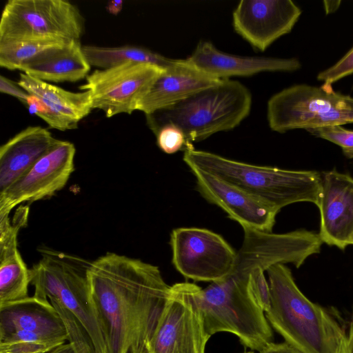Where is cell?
Instances as JSON below:
<instances>
[{"mask_svg":"<svg viewBox=\"0 0 353 353\" xmlns=\"http://www.w3.org/2000/svg\"><path fill=\"white\" fill-rule=\"evenodd\" d=\"M88 280L106 353H148L171 289L159 268L108 252L91 262Z\"/></svg>","mask_w":353,"mask_h":353,"instance_id":"1","label":"cell"},{"mask_svg":"<svg viewBox=\"0 0 353 353\" xmlns=\"http://www.w3.org/2000/svg\"><path fill=\"white\" fill-rule=\"evenodd\" d=\"M241 247L232 272L205 288L190 283L208 334H235L245 347L259 352L272 342L273 332L265 312L254 299L248 285L255 269L268 270L277 263H295L299 251L290 233L276 234L244 228Z\"/></svg>","mask_w":353,"mask_h":353,"instance_id":"2","label":"cell"},{"mask_svg":"<svg viewBox=\"0 0 353 353\" xmlns=\"http://www.w3.org/2000/svg\"><path fill=\"white\" fill-rule=\"evenodd\" d=\"M266 272L271 305L265 315L272 327L303 353H337L346 336L337 321L302 293L284 263Z\"/></svg>","mask_w":353,"mask_h":353,"instance_id":"3","label":"cell"},{"mask_svg":"<svg viewBox=\"0 0 353 353\" xmlns=\"http://www.w3.org/2000/svg\"><path fill=\"white\" fill-rule=\"evenodd\" d=\"M190 169L213 174L261 199L279 210L298 202L317 204L321 173L259 166L196 150L192 144L183 151Z\"/></svg>","mask_w":353,"mask_h":353,"instance_id":"4","label":"cell"},{"mask_svg":"<svg viewBox=\"0 0 353 353\" xmlns=\"http://www.w3.org/2000/svg\"><path fill=\"white\" fill-rule=\"evenodd\" d=\"M251 106L250 90L239 81L227 79L147 118L155 134L163 125H174L183 132L188 143H192L234 129L248 116Z\"/></svg>","mask_w":353,"mask_h":353,"instance_id":"5","label":"cell"},{"mask_svg":"<svg viewBox=\"0 0 353 353\" xmlns=\"http://www.w3.org/2000/svg\"><path fill=\"white\" fill-rule=\"evenodd\" d=\"M39 251L41 258L30 269L33 296L43 300L54 299L61 303L87 330L97 352L106 353L90 300L88 272L91 262L45 247Z\"/></svg>","mask_w":353,"mask_h":353,"instance_id":"6","label":"cell"},{"mask_svg":"<svg viewBox=\"0 0 353 353\" xmlns=\"http://www.w3.org/2000/svg\"><path fill=\"white\" fill-rule=\"evenodd\" d=\"M267 118L271 130L279 133L353 123V97L334 91L330 84H297L269 99Z\"/></svg>","mask_w":353,"mask_h":353,"instance_id":"7","label":"cell"},{"mask_svg":"<svg viewBox=\"0 0 353 353\" xmlns=\"http://www.w3.org/2000/svg\"><path fill=\"white\" fill-rule=\"evenodd\" d=\"M83 30V17L70 1L9 0L0 20V41L79 40Z\"/></svg>","mask_w":353,"mask_h":353,"instance_id":"8","label":"cell"},{"mask_svg":"<svg viewBox=\"0 0 353 353\" xmlns=\"http://www.w3.org/2000/svg\"><path fill=\"white\" fill-rule=\"evenodd\" d=\"M170 244L175 268L195 281L221 280L235 264L236 252L221 236L207 229L176 228L171 232Z\"/></svg>","mask_w":353,"mask_h":353,"instance_id":"9","label":"cell"},{"mask_svg":"<svg viewBox=\"0 0 353 353\" xmlns=\"http://www.w3.org/2000/svg\"><path fill=\"white\" fill-rule=\"evenodd\" d=\"M210 338L190 283L172 285L148 353H205Z\"/></svg>","mask_w":353,"mask_h":353,"instance_id":"10","label":"cell"},{"mask_svg":"<svg viewBox=\"0 0 353 353\" xmlns=\"http://www.w3.org/2000/svg\"><path fill=\"white\" fill-rule=\"evenodd\" d=\"M164 70L154 65L126 63L96 70L79 86L92 93V109L102 110L107 117L136 110L139 99Z\"/></svg>","mask_w":353,"mask_h":353,"instance_id":"11","label":"cell"},{"mask_svg":"<svg viewBox=\"0 0 353 353\" xmlns=\"http://www.w3.org/2000/svg\"><path fill=\"white\" fill-rule=\"evenodd\" d=\"M75 152L73 143L57 139L24 175L0 192V219L21 203L49 199L62 190L74 171Z\"/></svg>","mask_w":353,"mask_h":353,"instance_id":"12","label":"cell"},{"mask_svg":"<svg viewBox=\"0 0 353 353\" xmlns=\"http://www.w3.org/2000/svg\"><path fill=\"white\" fill-rule=\"evenodd\" d=\"M301 14L291 0H242L233 12L232 25L254 49L263 52L290 32Z\"/></svg>","mask_w":353,"mask_h":353,"instance_id":"13","label":"cell"},{"mask_svg":"<svg viewBox=\"0 0 353 353\" xmlns=\"http://www.w3.org/2000/svg\"><path fill=\"white\" fill-rule=\"evenodd\" d=\"M196 190L208 202L223 210L244 228L272 232L280 211L261 199L213 174L190 169Z\"/></svg>","mask_w":353,"mask_h":353,"instance_id":"14","label":"cell"},{"mask_svg":"<svg viewBox=\"0 0 353 353\" xmlns=\"http://www.w3.org/2000/svg\"><path fill=\"white\" fill-rule=\"evenodd\" d=\"M319 236L323 243L344 250L353 238V178L331 170L321 173Z\"/></svg>","mask_w":353,"mask_h":353,"instance_id":"15","label":"cell"},{"mask_svg":"<svg viewBox=\"0 0 353 353\" xmlns=\"http://www.w3.org/2000/svg\"><path fill=\"white\" fill-rule=\"evenodd\" d=\"M185 62L197 70L218 79L250 77L263 72H294L301 67L295 58L280 59L241 57L223 52L205 41H201Z\"/></svg>","mask_w":353,"mask_h":353,"instance_id":"16","label":"cell"},{"mask_svg":"<svg viewBox=\"0 0 353 353\" xmlns=\"http://www.w3.org/2000/svg\"><path fill=\"white\" fill-rule=\"evenodd\" d=\"M218 79L187 64L184 59L164 70L152 83L136 104V110L146 116L167 108L191 94L219 83Z\"/></svg>","mask_w":353,"mask_h":353,"instance_id":"17","label":"cell"},{"mask_svg":"<svg viewBox=\"0 0 353 353\" xmlns=\"http://www.w3.org/2000/svg\"><path fill=\"white\" fill-rule=\"evenodd\" d=\"M57 139L41 126H29L0 148V192L24 175Z\"/></svg>","mask_w":353,"mask_h":353,"instance_id":"18","label":"cell"},{"mask_svg":"<svg viewBox=\"0 0 353 353\" xmlns=\"http://www.w3.org/2000/svg\"><path fill=\"white\" fill-rule=\"evenodd\" d=\"M19 330L68 340L65 325L50 301L34 296L0 307V335Z\"/></svg>","mask_w":353,"mask_h":353,"instance_id":"19","label":"cell"},{"mask_svg":"<svg viewBox=\"0 0 353 353\" xmlns=\"http://www.w3.org/2000/svg\"><path fill=\"white\" fill-rule=\"evenodd\" d=\"M91 65L79 40L43 52L21 68L23 73L43 81L76 82L87 77Z\"/></svg>","mask_w":353,"mask_h":353,"instance_id":"20","label":"cell"},{"mask_svg":"<svg viewBox=\"0 0 353 353\" xmlns=\"http://www.w3.org/2000/svg\"><path fill=\"white\" fill-rule=\"evenodd\" d=\"M17 83L30 94L39 97L51 110L77 125L92 109L90 90L70 92L25 73L19 74Z\"/></svg>","mask_w":353,"mask_h":353,"instance_id":"21","label":"cell"},{"mask_svg":"<svg viewBox=\"0 0 353 353\" xmlns=\"http://www.w3.org/2000/svg\"><path fill=\"white\" fill-rule=\"evenodd\" d=\"M17 232L0 235V307L28 297V269L18 250Z\"/></svg>","mask_w":353,"mask_h":353,"instance_id":"22","label":"cell"},{"mask_svg":"<svg viewBox=\"0 0 353 353\" xmlns=\"http://www.w3.org/2000/svg\"><path fill=\"white\" fill-rule=\"evenodd\" d=\"M84 54L91 66L105 69L126 63H149L167 70L177 65L180 59H172L150 50L134 46L101 47L83 46Z\"/></svg>","mask_w":353,"mask_h":353,"instance_id":"23","label":"cell"},{"mask_svg":"<svg viewBox=\"0 0 353 353\" xmlns=\"http://www.w3.org/2000/svg\"><path fill=\"white\" fill-rule=\"evenodd\" d=\"M70 41L48 39L0 41V65L10 70H20L24 64L43 52L62 47Z\"/></svg>","mask_w":353,"mask_h":353,"instance_id":"24","label":"cell"},{"mask_svg":"<svg viewBox=\"0 0 353 353\" xmlns=\"http://www.w3.org/2000/svg\"><path fill=\"white\" fill-rule=\"evenodd\" d=\"M65 341L19 330L0 335V353H48Z\"/></svg>","mask_w":353,"mask_h":353,"instance_id":"25","label":"cell"},{"mask_svg":"<svg viewBox=\"0 0 353 353\" xmlns=\"http://www.w3.org/2000/svg\"><path fill=\"white\" fill-rule=\"evenodd\" d=\"M49 299L65 325L68 341L74 353H98L90 334L79 320L56 299Z\"/></svg>","mask_w":353,"mask_h":353,"instance_id":"26","label":"cell"},{"mask_svg":"<svg viewBox=\"0 0 353 353\" xmlns=\"http://www.w3.org/2000/svg\"><path fill=\"white\" fill-rule=\"evenodd\" d=\"M25 105L31 114L41 118L51 128L65 131L77 128V124L51 110L34 95L30 94Z\"/></svg>","mask_w":353,"mask_h":353,"instance_id":"27","label":"cell"},{"mask_svg":"<svg viewBox=\"0 0 353 353\" xmlns=\"http://www.w3.org/2000/svg\"><path fill=\"white\" fill-rule=\"evenodd\" d=\"M312 135L329 141L340 146L344 155L353 159V130L341 125L306 130Z\"/></svg>","mask_w":353,"mask_h":353,"instance_id":"28","label":"cell"},{"mask_svg":"<svg viewBox=\"0 0 353 353\" xmlns=\"http://www.w3.org/2000/svg\"><path fill=\"white\" fill-rule=\"evenodd\" d=\"M158 147L166 154L184 151L188 143L183 132L178 127L168 124L161 127L156 133Z\"/></svg>","mask_w":353,"mask_h":353,"instance_id":"29","label":"cell"},{"mask_svg":"<svg viewBox=\"0 0 353 353\" xmlns=\"http://www.w3.org/2000/svg\"><path fill=\"white\" fill-rule=\"evenodd\" d=\"M267 270L260 267L255 269L250 275L248 285L250 292L259 307L267 312L271 305V294L268 282L264 272Z\"/></svg>","mask_w":353,"mask_h":353,"instance_id":"30","label":"cell"},{"mask_svg":"<svg viewBox=\"0 0 353 353\" xmlns=\"http://www.w3.org/2000/svg\"><path fill=\"white\" fill-rule=\"evenodd\" d=\"M353 74V47L335 64L321 72L317 79L323 83H333Z\"/></svg>","mask_w":353,"mask_h":353,"instance_id":"31","label":"cell"},{"mask_svg":"<svg viewBox=\"0 0 353 353\" xmlns=\"http://www.w3.org/2000/svg\"><path fill=\"white\" fill-rule=\"evenodd\" d=\"M0 91L1 93L9 94L26 104V101L30 94L21 88L17 83L10 80L9 79L0 77Z\"/></svg>","mask_w":353,"mask_h":353,"instance_id":"32","label":"cell"},{"mask_svg":"<svg viewBox=\"0 0 353 353\" xmlns=\"http://www.w3.org/2000/svg\"><path fill=\"white\" fill-rule=\"evenodd\" d=\"M259 353H303L287 342L267 344Z\"/></svg>","mask_w":353,"mask_h":353,"instance_id":"33","label":"cell"},{"mask_svg":"<svg viewBox=\"0 0 353 353\" xmlns=\"http://www.w3.org/2000/svg\"><path fill=\"white\" fill-rule=\"evenodd\" d=\"M345 352L353 353V319L350 323L348 333L345 340Z\"/></svg>","mask_w":353,"mask_h":353,"instance_id":"34","label":"cell"},{"mask_svg":"<svg viewBox=\"0 0 353 353\" xmlns=\"http://www.w3.org/2000/svg\"><path fill=\"white\" fill-rule=\"evenodd\" d=\"M123 1H112L108 3L107 9L112 14H117L122 9Z\"/></svg>","mask_w":353,"mask_h":353,"instance_id":"35","label":"cell"},{"mask_svg":"<svg viewBox=\"0 0 353 353\" xmlns=\"http://www.w3.org/2000/svg\"><path fill=\"white\" fill-rule=\"evenodd\" d=\"M341 1H324V8L326 14L335 12L340 6Z\"/></svg>","mask_w":353,"mask_h":353,"instance_id":"36","label":"cell"},{"mask_svg":"<svg viewBox=\"0 0 353 353\" xmlns=\"http://www.w3.org/2000/svg\"><path fill=\"white\" fill-rule=\"evenodd\" d=\"M48 353H74L72 345L68 343H63Z\"/></svg>","mask_w":353,"mask_h":353,"instance_id":"37","label":"cell"},{"mask_svg":"<svg viewBox=\"0 0 353 353\" xmlns=\"http://www.w3.org/2000/svg\"><path fill=\"white\" fill-rule=\"evenodd\" d=\"M345 340L337 353H346L345 352Z\"/></svg>","mask_w":353,"mask_h":353,"instance_id":"38","label":"cell"},{"mask_svg":"<svg viewBox=\"0 0 353 353\" xmlns=\"http://www.w3.org/2000/svg\"><path fill=\"white\" fill-rule=\"evenodd\" d=\"M351 245H353V238H352V239L351 241Z\"/></svg>","mask_w":353,"mask_h":353,"instance_id":"39","label":"cell"}]
</instances>
